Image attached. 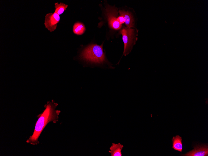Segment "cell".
Returning a JSON list of instances; mask_svg holds the SVG:
<instances>
[{
  "label": "cell",
  "instance_id": "cell-1",
  "mask_svg": "<svg viewBox=\"0 0 208 156\" xmlns=\"http://www.w3.org/2000/svg\"><path fill=\"white\" fill-rule=\"evenodd\" d=\"M57 106L53 100L47 102L45 106V110L39 116L33 134L27 140V143L33 145L38 144V139L47 125L50 122L56 123L58 121L61 111L56 109Z\"/></svg>",
  "mask_w": 208,
  "mask_h": 156
},
{
  "label": "cell",
  "instance_id": "cell-2",
  "mask_svg": "<svg viewBox=\"0 0 208 156\" xmlns=\"http://www.w3.org/2000/svg\"><path fill=\"white\" fill-rule=\"evenodd\" d=\"M102 45L103 44L101 45L93 44L89 45L81 53V58L94 63H104L105 61V57L103 50Z\"/></svg>",
  "mask_w": 208,
  "mask_h": 156
},
{
  "label": "cell",
  "instance_id": "cell-3",
  "mask_svg": "<svg viewBox=\"0 0 208 156\" xmlns=\"http://www.w3.org/2000/svg\"><path fill=\"white\" fill-rule=\"evenodd\" d=\"M134 30L129 27H124L120 31L122 35L124 44L123 54L126 55L130 51L133 42Z\"/></svg>",
  "mask_w": 208,
  "mask_h": 156
},
{
  "label": "cell",
  "instance_id": "cell-4",
  "mask_svg": "<svg viewBox=\"0 0 208 156\" xmlns=\"http://www.w3.org/2000/svg\"><path fill=\"white\" fill-rule=\"evenodd\" d=\"M106 7L105 13L110 26L115 30L120 29L122 25L117 21L118 12L117 8L110 6H106Z\"/></svg>",
  "mask_w": 208,
  "mask_h": 156
},
{
  "label": "cell",
  "instance_id": "cell-5",
  "mask_svg": "<svg viewBox=\"0 0 208 156\" xmlns=\"http://www.w3.org/2000/svg\"><path fill=\"white\" fill-rule=\"evenodd\" d=\"M60 20L59 15L56 13H50L46 14L44 23L45 27L50 32L54 31Z\"/></svg>",
  "mask_w": 208,
  "mask_h": 156
},
{
  "label": "cell",
  "instance_id": "cell-6",
  "mask_svg": "<svg viewBox=\"0 0 208 156\" xmlns=\"http://www.w3.org/2000/svg\"><path fill=\"white\" fill-rule=\"evenodd\" d=\"M184 156H208V145L196 146L192 150L185 154H181Z\"/></svg>",
  "mask_w": 208,
  "mask_h": 156
},
{
  "label": "cell",
  "instance_id": "cell-7",
  "mask_svg": "<svg viewBox=\"0 0 208 156\" xmlns=\"http://www.w3.org/2000/svg\"><path fill=\"white\" fill-rule=\"evenodd\" d=\"M119 12L120 15L124 17V22L128 27L130 28L134 26V20L131 13L128 11L121 10Z\"/></svg>",
  "mask_w": 208,
  "mask_h": 156
},
{
  "label": "cell",
  "instance_id": "cell-8",
  "mask_svg": "<svg viewBox=\"0 0 208 156\" xmlns=\"http://www.w3.org/2000/svg\"><path fill=\"white\" fill-rule=\"evenodd\" d=\"M123 145L120 143H113L110 148L109 152L111 154V156H122L121 150L123 147Z\"/></svg>",
  "mask_w": 208,
  "mask_h": 156
},
{
  "label": "cell",
  "instance_id": "cell-9",
  "mask_svg": "<svg viewBox=\"0 0 208 156\" xmlns=\"http://www.w3.org/2000/svg\"><path fill=\"white\" fill-rule=\"evenodd\" d=\"M173 141L172 148L175 150L182 152V137L177 135L172 139Z\"/></svg>",
  "mask_w": 208,
  "mask_h": 156
},
{
  "label": "cell",
  "instance_id": "cell-10",
  "mask_svg": "<svg viewBox=\"0 0 208 156\" xmlns=\"http://www.w3.org/2000/svg\"><path fill=\"white\" fill-rule=\"evenodd\" d=\"M85 27L84 25L82 23L77 22L73 25V33L77 35H81L85 32Z\"/></svg>",
  "mask_w": 208,
  "mask_h": 156
},
{
  "label": "cell",
  "instance_id": "cell-11",
  "mask_svg": "<svg viewBox=\"0 0 208 156\" xmlns=\"http://www.w3.org/2000/svg\"><path fill=\"white\" fill-rule=\"evenodd\" d=\"M54 6L55 9L54 12L59 15L63 13L68 7L67 4L62 2L59 3L58 2L55 3Z\"/></svg>",
  "mask_w": 208,
  "mask_h": 156
},
{
  "label": "cell",
  "instance_id": "cell-12",
  "mask_svg": "<svg viewBox=\"0 0 208 156\" xmlns=\"http://www.w3.org/2000/svg\"><path fill=\"white\" fill-rule=\"evenodd\" d=\"M117 21L121 25L124 22V17L121 15L118 17L117 18Z\"/></svg>",
  "mask_w": 208,
  "mask_h": 156
}]
</instances>
